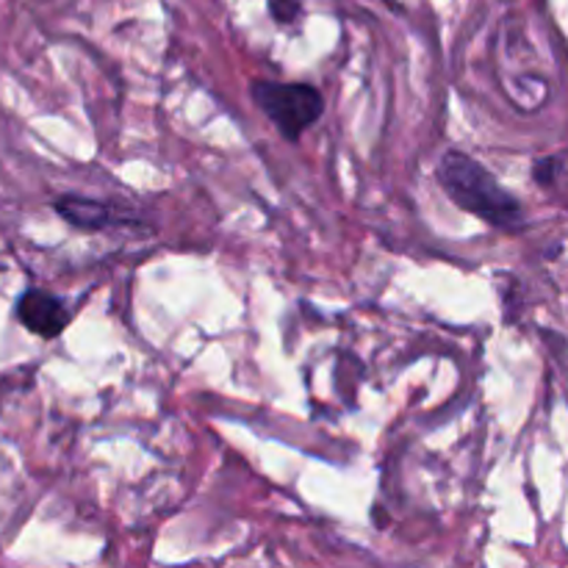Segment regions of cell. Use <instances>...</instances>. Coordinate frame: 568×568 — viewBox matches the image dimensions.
Returning <instances> with one entry per match:
<instances>
[{
    "instance_id": "cell-1",
    "label": "cell",
    "mask_w": 568,
    "mask_h": 568,
    "mask_svg": "<svg viewBox=\"0 0 568 568\" xmlns=\"http://www.w3.org/2000/svg\"><path fill=\"white\" fill-rule=\"evenodd\" d=\"M438 183L458 209L486 220L499 231H521L525 227V209L519 200L471 155L460 150H447L438 161Z\"/></svg>"
},
{
    "instance_id": "cell-2",
    "label": "cell",
    "mask_w": 568,
    "mask_h": 568,
    "mask_svg": "<svg viewBox=\"0 0 568 568\" xmlns=\"http://www.w3.org/2000/svg\"><path fill=\"white\" fill-rule=\"evenodd\" d=\"M250 92H253L255 105L264 111L266 120L288 142H300V136L325 114V98L311 83L253 81Z\"/></svg>"
},
{
    "instance_id": "cell-3",
    "label": "cell",
    "mask_w": 568,
    "mask_h": 568,
    "mask_svg": "<svg viewBox=\"0 0 568 568\" xmlns=\"http://www.w3.org/2000/svg\"><path fill=\"white\" fill-rule=\"evenodd\" d=\"M17 316L22 325L42 338H55L64 333L70 325V311H67L64 300L55 294L44 292V288H28L20 300H17Z\"/></svg>"
},
{
    "instance_id": "cell-4",
    "label": "cell",
    "mask_w": 568,
    "mask_h": 568,
    "mask_svg": "<svg viewBox=\"0 0 568 568\" xmlns=\"http://www.w3.org/2000/svg\"><path fill=\"white\" fill-rule=\"evenodd\" d=\"M55 211L64 216L70 225L81 227V231H103V227L116 225V216L105 203H94V200L83 197H61L55 203Z\"/></svg>"
},
{
    "instance_id": "cell-5",
    "label": "cell",
    "mask_w": 568,
    "mask_h": 568,
    "mask_svg": "<svg viewBox=\"0 0 568 568\" xmlns=\"http://www.w3.org/2000/svg\"><path fill=\"white\" fill-rule=\"evenodd\" d=\"M270 11L277 22H292L300 14V0H270Z\"/></svg>"
},
{
    "instance_id": "cell-6",
    "label": "cell",
    "mask_w": 568,
    "mask_h": 568,
    "mask_svg": "<svg viewBox=\"0 0 568 568\" xmlns=\"http://www.w3.org/2000/svg\"><path fill=\"white\" fill-rule=\"evenodd\" d=\"M555 164H558V161H555V159L538 161V164H536V178H538V183H552V178H555Z\"/></svg>"
}]
</instances>
